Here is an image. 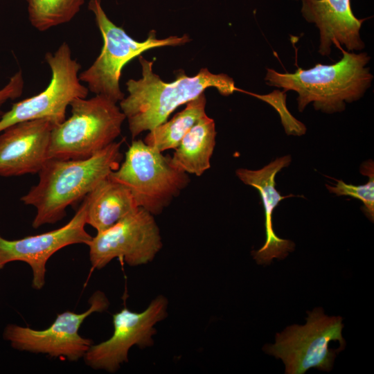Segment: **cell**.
<instances>
[{"label":"cell","mask_w":374,"mask_h":374,"mask_svg":"<svg viewBox=\"0 0 374 374\" xmlns=\"http://www.w3.org/2000/svg\"><path fill=\"white\" fill-rule=\"evenodd\" d=\"M139 60L142 77L126 82L129 94L119 102L133 139L166 122L176 108L195 98L206 88L214 87L225 96L237 90L233 78L224 73H212L206 68L193 77L181 71L174 82L167 83L153 72L152 62L143 56Z\"/></svg>","instance_id":"cell-2"},{"label":"cell","mask_w":374,"mask_h":374,"mask_svg":"<svg viewBox=\"0 0 374 374\" xmlns=\"http://www.w3.org/2000/svg\"><path fill=\"white\" fill-rule=\"evenodd\" d=\"M123 142L114 141L85 159L49 158L38 172V183L20 199L36 208L32 226L37 229L63 219L68 206L84 198L116 170L123 159Z\"/></svg>","instance_id":"cell-1"},{"label":"cell","mask_w":374,"mask_h":374,"mask_svg":"<svg viewBox=\"0 0 374 374\" xmlns=\"http://www.w3.org/2000/svg\"><path fill=\"white\" fill-rule=\"evenodd\" d=\"M26 1L31 25L42 32L70 21L84 3V0Z\"/></svg>","instance_id":"cell-19"},{"label":"cell","mask_w":374,"mask_h":374,"mask_svg":"<svg viewBox=\"0 0 374 374\" xmlns=\"http://www.w3.org/2000/svg\"><path fill=\"white\" fill-rule=\"evenodd\" d=\"M84 199L87 205L86 224L97 233L110 228L139 208L130 190L109 177L102 180Z\"/></svg>","instance_id":"cell-16"},{"label":"cell","mask_w":374,"mask_h":374,"mask_svg":"<svg viewBox=\"0 0 374 374\" xmlns=\"http://www.w3.org/2000/svg\"><path fill=\"white\" fill-rule=\"evenodd\" d=\"M290 155L276 159L259 170L238 168L236 176L244 184L257 189L260 195L265 211V228L266 239L258 250H253L251 255L258 265H269L274 258H286L294 250L295 244L287 239L279 238L274 232L272 215L279 202L286 198L295 197L293 194L283 196L276 189L275 177L283 168L291 163Z\"/></svg>","instance_id":"cell-15"},{"label":"cell","mask_w":374,"mask_h":374,"mask_svg":"<svg viewBox=\"0 0 374 374\" xmlns=\"http://www.w3.org/2000/svg\"><path fill=\"white\" fill-rule=\"evenodd\" d=\"M87 246L92 267L100 269L116 258L131 267L147 264L154 260L163 243L154 215L139 207L97 233Z\"/></svg>","instance_id":"cell-10"},{"label":"cell","mask_w":374,"mask_h":374,"mask_svg":"<svg viewBox=\"0 0 374 374\" xmlns=\"http://www.w3.org/2000/svg\"><path fill=\"white\" fill-rule=\"evenodd\" d=\"M206 99L203 92L188 101L186 107L172 119L149 131L144 143L161 152L175 149L188 130L206 114Z\"/></svg>","instance_id":"cell-18"},{"label":"cell","mask_w":374,"mask_h":374,"mask_svg":"<svg viewBox=\"0 0 374 374\" xmlns=\"http://www.w3.org/2000/svg\"><path fill=\"white\" fill-rule=\"evenodd\" d=\"M88 9L94 15L103 39V46L94 62L79 74V79L87 84L91 92L105 96L116 103L125 97L119 80L121 71L127 62L147 50L179 46L190 41L188 35L157 39L154 30L149 33L145 41H136L108 18L101 0H90Z\"/></svg>","instance_id":"cell-7"},{"label":"cell","mask_w":374,"mask_h":374,"mask_svg":"<svg viewBox=\"0 0 374 374\" xmlns=\"http://www.w3.org/2000/svg\"><path fill=\"white\" fill-rule=\"evenodd\" d=\"M215 138V121L206 114L188 130L175 148L170 157L172 165L187 174L201 176L211 167Z\"/></svg>","instance_id":"cell-17"},{"label":"cell","mask_w":374,"mask_h":374,"mask_svg":"<svg viewBox=\"0 0 374 374\" xmlns=\"http://www.w3.org/2000/svg\"><path fill=\"white\" fill-rule=\"evenodd\" d=\"M86 202L66 224L41 234L10 240L0 235V270L10 262L21 261L32 269V286L41 290L45 285L46 263L57 251L71 244H88L92 236L85 229Z\"/></svg>","instance_id":"cell-12"},{"label":"cell","mask_w":374,"mask_h":374,"mask_svg":"<svg viewBox=\"0 0 374 374\" xmlns=\"http://www.w3.org/2000/svg\"><path fill=\"white\" fill-rule=\"evenodd\" d=\"M89 303V308L82 313L66 310L57 314L53 323L44 330L8 324L3 330V338L17 350L76 362L83 358L93 344L91 339L79 334L82 323L92 313L102 312L109 305L106 295L99 290L91 296Z\"/></svg>","instance_id":"cell-9"},{"label":"cell","mask_w":374,"mask_h":374,"mask_svg":"<svg viewBox=\"0 0 374 374\" xmlns=\"http://www.w3.org/2000/svg\"><path fill=\"white\" fill-rule=\"evenodd\" d=\"M306 312L305 325L287 326L276 334L274 344L262 348L283 361L286 374H303L312 368L330 372L337 354L346 346L342 317L326 315L321 307Z\"/></svg>","instance_id":"cell-5"},{"label":"cell","mask_w":374,"mask_h":374,"mask_svg":"<svg viewBox=\"0 0 374 374\" xmlns=\"http://www.w3.org/2000/svg\"><path fill=\"white\" fill-rule=\"evenodd\" d=\"M168 304V299L159 295L141 312L125 307L114 314L112 337L100 344H93L83 357L84 363L95 370L116 372L128 361V352L133 346L143 349L154 344V326L167 317Z\"/></svg>","instance_id":"cell-11"},{"label":"cell","mask_w":374,"mask_h":374,"mask_svg":"<svg viewBox=\"0 0 374 374\" xmlns=\"http://www.w3.org/2000/svg\"><path fill=\"white\" fill-rule=\"evenodd\" d=\"M360 172L368 177L367 184L355 186L346 184L342 180H336L334 186L326 184L331 193L338 196L345 195L357 198L364 204L363 211L366 216L373 222L374 220V166L373 161L369 159L360 166Z\"/></svg>","instance_id":"cell-20"},{"label":"cell","mask_w":374,"mask_h":374,"mask_svg":"<svg viewBox=\"0 0 374 374\" xmlns=\"http://www.w3.org/2000/svg\"><path fill=\"white\" fill-rule=\"evenodd\" d=\"M53 127L42 118L17 123L0 132V176L38 173L49 159Z\"/></svg>","instance_id":"cell-13"},{"label":"cell","mask_w":374,"mask_h":374,"mask_svg":"<svg viewBox=\"0 0 374 374\" xmlns=\"http://www.w3.org/2000/svg\"><path fill=\"white\" fill-rule=\"evenodd\" d=\"M341 51V60L330 65L318 63L308 69L298 68L293 73L267 69L266 84L282 88L284 93L296 92L300 112L311 103L316 110L325 113L342 112L346 103L364 96L373 76L366 66L371 60L366 53H355L344 48Z\"/></svg>","instance_id":"cell-3"},{"label":"cell","mask_w":374,"mask_h":374,"mask_svg":"<svg viewBox=\"0 0 374 374\" xmlns=\"http://www.w3.org/2000/svg\"><path fill=\"white\" fill-rule=\"evenodd\" d=\"M254 96L267 102L278 112L282 124L287 134L301 136L305 134L306 127L303 123L296 119L287 110L284 92L274 91L268 95L253 94Z\"/></svg>","instance_id":"cell-21"},{"label":"cell","mask_w":374,"mask_h":374,"mask_svg":"<svg viewBox=\"0 0 374 374\" xmlns=\"http://www.w3.org/2000/svg\"><path fill=\"white\" fill-rule=\"evenodd\" d=\"M301 13L319 30V53L328 55L331 47L339 50L361 51L365 44L360 29L365 19L357 18L351 9L350 0H301Z\"/></svg>","instance_id":"cell-14"},{"label":"cell","mask_w":374,"mask_h":374,"mask_svg":"<svg viewBox=\"0 0 374 374\" xmlns=\"http://www.w3.org/2000/svg\"><path fill=\"white\" fill-rule=\"evenodd\" d=\"M51 71L47 87L39 93L14 103L0 118V132L8 127L23 121L47 119L54 126L66 120V111L71 103L78 98H87L89 89L81 83L79 71L81 65L72 58L67 43L57 50L45 55Z\"/></svg>","instance_id":"cell-8"},{"label":"cell","mask_w":374,"mask_h":374,"mask_svg":"<svg viewBox=\"0 0 374 374\" xmlns=\"http://www.w3.org/2000/svg\"><path fill=\"white\" fill-rule=\"evenodd\" d=\"M70 106L71 116L52 130L48 158H88L121 134L126 117L116 103L107 97L78 98Z\"/></svg>","instance_id":"cell-4"},{"label":"cell","mask_w":374,"mask_h":374,"mask_svg":"<svg viewBox=\"0 0 374 374\" xmlns=\"http://www.w3.org/2000/svg\"><path fill=\"white\" fill-rule=\"evenodd\" d=\"M108 177L127 187L137 206L153 215L161 214L190 181L187 173L172 165L170 156L141 139L132 141L124 161Z\"/></svg>","instance_id":"cell-6"},{"label":"cell","mask_w":374,"mask_h":374,"mask_svg":"<svg viewBox=\"0 0 374 374\" xmlns=\"http://www.w3.org/2000/svg\"><path fill=\"white\" fill-rule=\"evenodd\" d=\"M24 80L21 70L10 78L8 82L0 89V112L2 105L8 100L19 97L23 91Z\"/></svg>","instance_id":"cell-22"}]
</instances>
